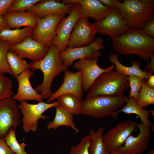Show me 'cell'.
Masks as SVG:
<instances>
[{"label":"cell","instance_id":"obj_42","mask_svg":"<svg viewBox=\"0 0 154 154\" xmlns=\"http://www.w3.org/2000/svg\"><path fill=\"white\" fill-rule=\"evenodd\" d=\"M10 29L4 15L0 16V32L3 30Z\"/></svg>","mask_w":154,"mask_h":154},{"label":"cell","instance_id":"obj_26","mask_svg":"<svg viewBox=\"0 0 154 154\" xmlns=\"http://www.w3.org/2000/svg\"><path fill=\"white\" fill-rule=\"evenodd\" d=\"M104 127H101L96 131L91 129L89 134L91 142L89 148V154H109L110 151L106 149L103 140Z\"/></svg>","mask_w":154,"mask_h":154},{"label":"cell","instance_id":"obj_3","mask_svg":"<svg viewBox=\"0 0 154 154\" xmlns=\"http://www.w3.org/2000/svg\"><path fill=\"white\" fill-rule=\"evenodd\" d=\"M128 76L112 70L104 72L94 81L85 99L97 96L117 97L124 95L129 87Z\"/></svg>","mask_w":154,"mask_h":154},{"label":"cell","instance_id":"obj_31","mask_svg":"<svg viewBox=\"0 0 154 154\" xmlns=\"http://www.w3.org/2000/svg\"><path fill=\"white\" fill-rule=\"evenodd\" d=\"M13 83L11 80L0 72V100L12 97L14 95L12 89Z\"/></svg>","mask_w":154,"mask_h":154},{"label":"cell","instance_id":"obj_38","mask_svg":"<svg viewBox=\"0 0 154 154\" xmlns=\"http://www.w3.org/2000/svg\"><path fill=\"white\" fill-rule=\"evenodd\" d=\"M0 154H15L10 149L4 139L0 137Z\"/></svg>","mask_w":154,"mask_h":154},{"label":"cell","instance_id":"obj_13","mask_svg":"<svg viewBox=\"0 0 154 154\" xmlns=\"http://www.w3.org/2000/svg\"><path fill=\"white\" fill-rule=\"evenodd\" d=\"M65 14L56 13L42 18L38 17L37 25L33 29L32 38L44 46L49 48L56 28Z\"/></svg>","mask_w":154,"mask_h":154},{"label":"cell","instance_id":"obj_27","mask_svg":"<svg viewBox=\"0 0 154 154\" xmlns=\"http://www.w3.org/2000/svg\"><path fill=\"white\" fill-rule=\"evenodd\" d=\"M7 57L9 64L15 78L29 68V64L25 60L9 49L7 53Z\"/></svg>","mask_w":154,"mask_h":154},{"label":"cell","instance_id":"obj_17","mask_svg":"<svg viewBox=\"0 0 154 154\" xmlns=\"http://www.w3.org/2000/svg\"><path fill=\"white\" fill-rule=\"evenodd\" d=\"M97 58H84L74 63V67L82 72L83 91L89 90L96 78L102 73L112 70L115 68L113 64L105 68H102L97 64Z\"/></svg>","mask_w":154,"mask_h":154},{"label":"cell","instance_id":"obj_36","mask_svg":"<svg viewBox=\"0 0 154 154\" xmlns=\"http://www.w3.org/2000/svg\"><path fill=\"white\" fill-rule=\"evenodd\" d=\"M141 30L147 35L154 38V18L144 25Z\"/></svg>","mask_w":154,"mask_h":154},{"label":"cell","instance_id":"obj_30","mask_svg":"<svg viewBox=\"0 0 154 154\" xmlns=\"http://www.w3.org/2000/svg\"><path fill=\"white\" fill-rule=\"evenodd\" d=\"M136 102L143 109L149 105L154 104V89L147 87L145 84L143 79Z\"/></svg>","mask_w":154,"mask_h":154},{"label":"cell","instance_id":"obj_22","mask_svg":"<svg viewBox=\"0 0 154 154\" xmlns=\"http://www.w3.org/2000/svg\"><path fill=\"white\" fill-rule=\"evenodd\" d=\"M118 55L117 53H111L108 58L109 61L115 66L116 70L121 73L127 76L135 75L146 79H148L149 75L151 74L140 69L141 63L139 61L133 60L131 62V66L130 67L123 65L119 61Z\"/></svg>","mask_w":154,"mask_h":154},{"label":"cell","instance_id":"obj_1","mask_svg":"<svg viewBox=\"0 0 154 154\" xmlns=\"http://www.w3.org/2000/svg\"><path fill=\"white\" fill-rule=\"evenodd\" d=\"M113 50L118 55H135L149 62L154 56V38L141 29H128L112 39Z\"/></svg>","mask_w":154,"mask_h":154},{"label":"cell","instance_id":"obj_12","mask_svg":"<svg viewBox=\"0 0 154 154\" xmlns=\"http://www.w3.org/2000/svg\"><path fill=\"white\" fill-rule=\"evenodd\" d=\"M96 34L93 23H90L88 18L82 16L71 33L67 47H80L90 45L96 39Z\"/></svg>","mask_w":154,"mask_h":154},{"label":"cell","instance_id":"obj_9","mask_svg":"<svg viewBox=\"0 0 154 154\" xmlns=\"http://www.w3.org/2000/svg\"><path fill=\"white\" fill-rule=\"evenodd\" d=\"M21 121V112L12 97L0 100V137L4 138L9 130H16Z\"/></svg>","mask_w":154,"mask_h":154},{"label":"cell","instance_id":"obj_16","mask_svg":"<svg viewBox=\"0 0 154 154\" xmlns=\"http://www.w3.org/2000/svg\"><path fill=\"white\" fill-rule=\"evenodd\" d=\"M49 48L34 40L31 37H28L21 42L10 46L9 50L22 59L27 58L35 62L44 57Z\"/></svg>","mask_w":154,"mask_h":154},{"label":"cell","instance_id":"obj_6","mask_svg":"<svg viewBox=\"0 0 154 154\" xmlns=\"http://www.w3.org/2000/svg\"><path fill=\"white\" fill-rule=\"evenodd\" d=\"M58 104L57 101L50 103L42 102L35 104L28 103L26 101H21L18 107L23 116L21 122L24 131L26 133L36 131L39 124L38 120L48 117L43 114L47 110Z\"/></svg>","mask_w":154,"mask_h":154},{"label":"cell","instance_id":"obj_40","mask_svg":"<svg viewBox=\"0 0 154 154\" xmlns=\"http://www.w3.org/2000/svg\"><path fill=\"white\" fill-rule=\"evenodd\" d=\"M150 63H147L146 64L145 70L150 73L152 74L154 73V56H153L151 58Z\"/></svg>","mask_w":154,"mask_h":154},{"label":"cell","instance_id":"obj_33","mask_svg":"<svg viewBox=\"0 0 154 154\" xmlns=\"http://www.w3.org/2000/svg\"><path fill=\"white\" fill-rule=\"evenodd\" d=\"M91 142L90 135H84L77 145L71 148L69 154H89L88 150Z\"/></svg>","mask_w":154,"mask_h":154},{"label":"cell","instance_id":"obj_25","mask_svg":"<svg viewBox=\"0 0 154 154\" xmlns=\"http://www.w3.org/2000/svg\"><path fill=\"white\" fill-rule=\"evenodd\" d=\"M34 29L26 27L22 29H4L0 32V40L6 41L9 46L22 42L27 37H31Z\"/></svg>","mask_w":154,"mask_h":154},{"label":"cell","instance_id":"obj_34","mask_svg":"<svg viewBox=\"0 0 154 154\" xmlns=\"http://www.w3.org/2000/svg\"><path fill=\"white\" fill-rule=\"evenodd\" d=\"M143 79L135 75L128 76L131 90L129 97L133 98L136 102L142 86Z\"/></svg>","mask_w":154,"mask_h":154},{"label":"cell","instance_id":"obj_11","mask_svg":"<svg viewBox=\"0 0 154 154\" xmlns=\"http://www.w3.org/2000/svg\"><path fill=\"white\" fill-rule=\"evenodd\" d=\"M93 23L96 34L107 35L112 39L129 29L118 10L116 8H112L105 18Z\"/></svg>","mask_w":154,"mask_h":154},{"label":"cell","instance_id":"obj_8","mask_svg":"<svg viewBox=\"0 0 154 154\" xmlns=\"http://www.w3.org/2000/svg\"><path fill=\"white\" fill-rule=\"evenodd\" d=\"M138 123L131 119L123 121L103 135V140L109 151H117L124 145L127 138L137 130Z\"/></svg>","mask_w":154,"mask_h":154},{"label":"cell","instance_id":"obj_23","mask_svg":"<svg viewBox=\"0 0 154 154\" xmlns=\"http://www.w3.org/2000/svg\"><path fill=\"white\" fill-rule=\"evenodd\" d=\"M55 107V117L47 124V129L56 130L59 127L65 126L70 127L76 132H78L79 129L76 127L73 121V114L59 104Z\"/></svg>","mask_w":154,"mask_h":154},{"label":"cell","instance_id":"obj_2","mask_svg":"<svg viewBox=\"0 0 154 154\" xmlns=\"http://www.w3.org/2000/svg\"><path fill=\"white\" fill-rule=\"evenodd\" d=\"M60 54L58 49L51 45L43 59L29 64L32 71L39 70L43 73V79L42 83L34 89L37 93H40L43 100L47 99L52 94L51 88L54 78L68 69Z\"/></svg>","mask_w":154,"mask_h":154},{"label":"cell","instance_id":"obj_15","mask_svg":"<svg viewBox=\"0 0 154 154\" xmlns=\"http://www.w3.org/2000/svg\"><path fill=\"white\" fill-rule=\"evenodd\" d=\"M137 128L139 133L137 136L132 134L127 138L124 145L117 151L121 154H142L149 147L151 136L150 127L141 122Z\"/></svg>","mask_w":154,"mask_h":154},{"label":"cell","instance_id":"obj_44","mask_svg":"<svg viewBox=\"0 0 154 154\" xmlns=\"http://www.w3.org/2000/svg\"><path fill=\"white\" fill-rule=\"evenodd\" d=\"M146 154H154V149H151L149 150L147 152Z\"/></svg>","mask_w":154,"mask_h":154},{"label":"cell","instance_id":"obj_37","mask_svg":"<svg viewBox=\"0 0 154 154\" xmlns=\"http://www.w3.org/2000/svg\"><path fill=\"white\" fill-rule=\"evenodd\" d=\"M14 0H0V16L4 15L7 12Z\"/></svg>","mask_w":154,"mask_h":154},{"label":"cell","instance_id":"obj_14","mask_svg":"<svg viewBox=\"0 0 154 154\" xmlns=\"http://www.w3.org/2000/svg\"><path fill=\"white\" fill-rule=\"evenodd\" d=\"M83 92L82 71L80 70L74 72L68 69L64 72L62 84L46 100V103H51L60 96L67 94L76 96L82 101L83 100Z\"/></svg>","mask_w":154,"mask_h":154},{"label":"cell","instance_id":"obj_29","mask_svg":"<svg viewBox=\"0 0 154 154\" xmlns=\"http://www.w3.org/2000/svg\"><path fill=\"white\" fill-rule=\"evenodd\" d=\"M7 144L11 150L15 154H27L25 148L27 145L24 143H19L17 140L15 130L11 129L4 138Z\"/></svg>","mask_w":154,"mask_h":154},{"label":"cell","instance_id":"obj_28","mask_svg":"<svg viewBox=\"0 0 154 154\" xmlns=\"http://www.w3.org/2000/svg\"><path fill=\"white\" fill-rule=\"evenodd\" d=\"M56 99L59 104L73 115H80L79 108L81 101L76 96L70 94H65Z\"/></svg>","mask_w":154,"mask_h":154},{"label":"cell","instance_id":"obj_10","mask_svg":"<svg viewBox=\"0 0 154 154\" xmlns=\"http://www.w3.org/2000/svg\"><path fill=\"white\" fill-rule=\"evenodd\" d=\"M104 40L102 38H97L92 43L86 46L67 47L64 51L60 53V56L68 67L71 66L74 61L77 59L97 58L101 55L99 50L104 48Z\"/></svg>","mask_w":154,"mask_h":154},{"label":"cell","instance_id":"obj_43","mask_svg":"<svg viewBox=\"0 0 154 154\" xmlns=\"http://www.w3.org/2000/svg\"><path fill=\"white\" fill-rule=\"evenodd\" d=\"M109 154H121L119 153L117 151L113 150L110 151Z\"/></svg>","mask_w":154,"mask_h":154},{"label":"cell","instance_id":"obj_4","mask_svg":"<svg viewBox=\"0 0 154 154\" xmlns=\"http://www.w3.org/2000/svg\"><path fill=\"white\" fill-rule=\"evenodd\" d=\"M118 10L129 29H141L154 18V1L124 0Z\"/></svg>","mask_w":154,"mask_h":154},{"label":"cell","instance_id":"obj_39","mask_svg":"<svg viewBox=\"0 0 154 154\" xmlns=\"http://www.w3.org/2000/svg\"><path fill=\"white\" fill-rule=\"evenodd\" d=\"M104 5L111 7L116 8L117 9L119 8L121 3L117 0H99Z\"/></svg>","mask_w":154,"mask_h":154},{"label":"cell","instance_id":"obj_20","mask_svg":"<svg viewBox=\"0 0 154 154\" xmlns=\"http://www.w3.org/2000/svg\"><path fill=\"white\" fill-rule=\"evenodd\" d=\"M34 74V72L29 68L16 77L18 87L17 93L12 97L13 99L21 102L31 100L38 102H43L40 94L33 88L30 82V79Z\"/></svg>","mask_w":154,"mask_h":154},{"label":"cell","instance_id":"obj_24","mask_svg":"<svg viewBox=\"0 0 154 154\" xmlns=\"http://www.w3.org/2000/svg\"><path fill=\"white\" fill-rule=\"evenodd\" d=\"M125 105L122 108L114 112L111 116L112 117L117 119L118 114L123 112L125 114H134L140 117L141 123L150 127L152 123L149 119L150 113L148 110L144 109L136 103L134 99L129 97Z\"/></svg>","mask_w":154,"mask_h":154},{"label":"cell","instance_id":"obj_21","mask_svg":"<svg viewBox=\"0 0 154 154\" xmlns=\"http://www.w3.org/2000/svg\"><path fill=\"white\" fill-rule=\"evenodd\" d=\"M10 28L16 29L23 27H29L34 29L37 25L38 17L27 12H7L4 15Z\"/></svg>","mask_w":154,"mask_h":154},{"label":"cell","instance_id":"obj_7","mask_svg":"<svg viewBox=\"0 0 154 154\" xmlns=\"http://www.w3.org/2000/svg\"><path fill=\"white\" fill-rule=\"evenodd\" d=\"M74 3L69 15L64 17L57 25L51 41V45L56 47L60 53L67 47L71 33L78 21L82 17L79 4Z\"/></svg>","mask_w":154,"mask_h":154},{"label":"cell","instance_id":"obj_32","mask_svg":"<svg viewBox=\"0 0 154 154\" xmlns=\"http://www.w3.org/2000/svg\"><path fill=\"white\" fill-rule=\"evenodd\" d=\"M9 46L7 42L0 40V72L8 73L13 76L7 57V53Z\"/></svg>","mask_w":154,"mask_h":154},{"label":"cell","instance_id":"obj_45","mask_svg":"<svg viewBox=\"0 0 154 154\" xmlns=\"http://www.w3.org/2000/svg\"><path fill=\"white\" fill-rule=\"evenodd\" d=\"M150 113H151L152 114V115H153V117H154V110H151L150 112Z\"/></svg>","mask_w":154,"mask_h":154},{"label":"cell","instance_id":"obj_5","mask_svg":"<svg viewBox=\"0 0 154 154\" xmlns=\"http://www.w3.org/2000/svg\"><path fill=\"white\" fill-rule=\"evenodd\" d=\"M128 98L125 95L117 97L94 96L81 102L80 114L97 119L107 117L119 110Z\"/></svg>","mask_w":154,"mask_h":154},{"label":"cell","instance_id":"obj_19","mask_svg":"<svg viewBox=\"0 0 154 154\" xmlns=\"http://www.w3.org/2000/svg\"><path fill=\"white\" fill-rule=\"evenodd\" d=\"M62 2L64 4L79 3L82 16L92 18L95 22L105 18L112 9L104 5L99 0H64Z\"/></svg>","mask_w":154,"mask_h":154},{"label":"cell","instance_id":"obj_18","mask_svg":"<svg viewBox=\"0 0 154 154\" xmlns=\"http://www.w3.org/2000/svg\"><path fill=\"white\" fill-rule=\"evenodd\" d=\"M74 4H64L54 0H41L33 5L27 11L34 14L40 19L56 13L69 14Z\"/></svg>","mask_w":154,"mask_h":154},{"label":"cell","instance_id":"obj_41","mask_svg":"<svg viewBox=\"0 0 154 154\" xmlns=\"http://www.w3.org/2000/svg\"><path fill=\"white\" fill-rule=\"evenodd\" d=\"M145 85L148 87L154 89V75L150 74L148 79H143Z\"/></svg>","mask_w":154,"mask_h":154},{"label":"cell","instance_id":"obj_35","mask_svg":"<svg viewBox=\"0 0 154 154\" xmlns=\"http://www.w3.org/2000/svg\"><path fill=\"white\" fill-rule=\"evenodd\" d=\"M41 0H15L7 12H24Z\"/></svg>","mask_w":154,"mask_h":154}]
</instances>
